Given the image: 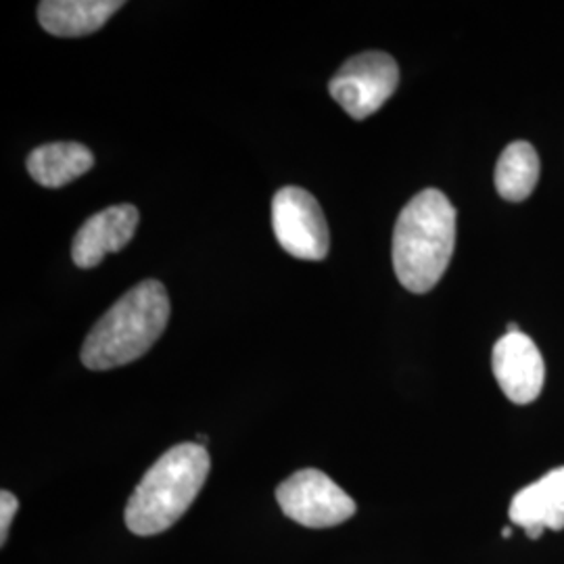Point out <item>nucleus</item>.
<instances>
[{
  "mask_svg": "<svg viewBox=\"0 0 564 564\" xmlns=\"http://www.w3.org/2000/svg\"><path fill=\"white\" fill-rule=\"evenodd\" d=\"M456 245V209L437 188L408 203L393 230V268L412 293H429L449 265Z\"/></svg>",
  "mask_w": 564,
  "mask_h": 564,
  "instance_id": "nucleus-1",
  "label": "nucleus"
},
{
  "mask_svg": "<svg viewBox=\"0 0 564 564\" xmlns=\"http://www.w3.org/2000/svg\"><path fill=\"white\" fill-rule=\"evenodd\" d=\"M170 321V297L160 281H144L123 293L95 324L82 345V364L111 370L139 360Z\"/></svg>",
  "mask_w": 564,
  "mask_h": 564,
  "instance_id": "nucleus-2",
  "label": "nucleus"
},
{
  "mask_svg": "<svg viewBox=\"0 0 564 564\" xmlns=\"http://www.w3.org/2000/svg\"><path fill=\"white\" fill-rule=\"evenodd\" d=\"M209 468V454L202 444L170 447L130 496L123 512L126 527L142 538L167 531L197 500Z\"/></svg>",
  "mask_w": 564,
  "mask_h": 564,
  "instance_id": "nucleus-3",
  "label": "nucleus"
},
{
  "mask_svg": "<svg viewBox=\"0 0 564 564\" xmlns=\"http://www.w3.org/2000/svg\"><path fill=\"white\" fill-rule=\"evenodd\" d=\"M398 84L400 67L395 59L381 51H370L347 61L328 90L354 120H366L393 97Z\"/></svg>",
  "mask_w": 564,
  "mask_h": 564,
  "instance_id": "nucleus-4",
  "label": "nucleus"
},
{
  "mask_svg": "<svg viewBox=\"0 0 564 564\" xmlns=\"http://www.w3.org/2000/svg\"><path fill=\"white\" fill-rule=\"evenodd\" d=\"M276 502L291 521L310 529L337 527L356 514V502L316 468H303L284 479L276 489Z\"/></svg>",
  "mask_w": 564,
  "mask_h": 564,
  "instance_id": "nucleus-5",
  "label": "nucleus"
},
{
  "mask_svg": "<svg viewBox=\"0 0 564 564\" xmlns=\"http://www.w3.org/2000/svg\"><path fill=\"white\" fill-rule=\"evenodd\" d=\"M272 228L282 249L297 260L321 262L330 237L321 203L300 186H284L272 199Z\"/></svg>",
  "mask_w": 564,
  "mask_h": 564,
  "instance_id": "nucleus-6",
  "label": "nucleus"
},
{
  "mask_svg": "<svg viewBox=\"0 0 564 564\" xmlns=\"http://www.w3.org/2000/svg\"><path fill=\"white\" fill-rule=\"evenodd\" d=\"M491 368L510 402L524 405L540 398L545 381L544 358L538 345L521 330L506 333L494 345Z\"/></svg>",
  "mask_w": 564,
  "mask_h": 564,
  "instance_id": "nucleus-7",
  "label": "nucleus"
},
{
  "mask_svg": "<svg viewBox=\"0 0 564 564\" xmlns=\"http://www.w3.org/2000/svg\"><path fill=\"white\" fill-rule=\"evenodd\" d=\"M134 205H113L82 224L72 245V258L80 268H95L109 253H118L132 241L139 226Z\"/></svg>",
  "mask_w": 564,
  "mask_h": 564,
  "instance_id": "nucleus-8",
  "label": "nucleus"
},
{
  "mask_svg": "<svg viewBox=\"0 0 564 564\" xmlns=\"http://www.w3.org/2000/svg\"><path fill=\"white\" fill-rule=\"evenodd\" d=\"M510 521L523 527L527 538L540 540L545 529H564V466L521 489L510 502Z\"/></svg>",
  "mask_w": 564,
  "mask_h": 564,
  "instance_id": "nucleus-9",
  "label": "nucleus"
},
{
  "mask_svg": "<svg viewBox=\"0 0 564 564\" xmlns=\"http://www.w3.org/2000/svg\"><path fill=\"white\" fill-rule=\"evenodd\" d=\"M121 7V0H44L39 4V21L48 34L74 39L101 30Z\"/></svg>",
  "mask_w": 564,
  "mask_h": 564,
  "instance_id": "nucleus-10",
  "label": "nucleus"
},
{
  "mask_svg": "<svg viewBox=\"0 0 564 564\" xmlns=\"http://www.w3.org/2000/svg\"><path fill=\"white\" fill-rule=\"evenodd\" d=\"M95 155L80 142H48L28 155V172L46 188H59L84 176Z\"/></svg>",
  "mask_w": 564,
  "mask_h": 564,
  "instance_id": "nucleus-11",
  "label": "nucleus"
},
{
  "mask_svg": "<svg viewBox=\"0 0 564 564\" xmlns=\"http://www.w3.org/2000/svg\"><path fill=\"white\" fill-rule=\"evenodd\" d=\"M540 181V158L529 142H510L496 167V188L506 202L531 197Z\"/></svg>",
  "mask_w": 564,
  "mask_h": 564,
  "instance_id": "nucleus-12",
  "label": "nucleus"
},
{
  "mask_svg": "<svg viewBox=\"0 0 564 564\" xmlns=\"http://www.w3.org/2000/svg\"><path fill=\"white\" fill-rule=\"evenodd\" d=\"M20 508L18 498L11 491H2L0 494V544H7L9 538V527L15 519V512Z\"/></svg>",
  "mask_w": 564,
  "mask_h": 564,
  "instance_id": "nucleus-13",
  "label": "nucleus"
},
{
  "mask_svg": "<svg viewBox=\"0 0 564 564\" xmlns=\"http://www.w3.org/2000/svg\"><path fill=\"white\" fill-rule=\"evenodd\" d=\"M512 535V531H510V527H505V531H502V538H510Z\"/></svg>",
  "mask_w": 564,
  "mask_h": 564,
  "instance_id": "nucleus-14",
  "label": "nucleus"
}]
</instances>
